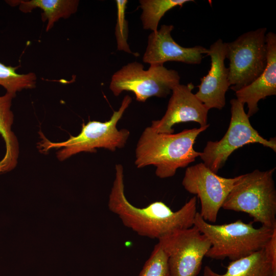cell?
<instances>
[{
  "label": "cell",
  "instance_id": "9",
  "mask_svg": "<svg viewBox=\"0 0 276 276\" xmlns=\"http://www.w3.org/2000/svg\"><path fill=\"white\" fill-rule=\"evenodd\" d=\"M158 240L168 256L169 276H197L211 246L208 238L194 225Z\"/></svg>",
  "mask_w": 276,
  "mask_h": 276
},
{
  "label": "cell",
  "instance_id": "23",
  "mask_svg": "<svg viewBox=\"0 0 276 276\" xmlns=\"http://www.w3.org/2000/svg\"><path fill=\"white\" fill-rule=\"evenodd\" d=\"M268 276H276V274L271 273Z\"/></svg>",
  "mask_w": 276,
  "mask_h": 276
},
{
  "label": "cell",
  "instance_id": "19",
  "mask_svg": "<svg viewBox=\"0 0 276 276\" xmlns=\"http://www.w3.org/2000/svg\"><path fill=\"white\" fill-rule=\"evenodd\" d=\"M17 67L7 66L0 62V85L6 90V93L14 96L16 92L22 89L34 88L36 80V76L33 73H17Z\"/></svg>",
  "mask_w": 276,
  "mask_h": 276
},
{
  "label": "cell",
  "instance_id": "12",
  "mask_svg": "<svg viewBox=\"0 0 276 276\" xmlns=\"http://www.w3.org/2000/svg\"><path fill=\"white\" fill-rule=\"evenodd\" d=\"M226 42L219 39L208 49L206 55L211 58L208 73L200 79L198 90L195 94L197 99L209 110L222 109L225 105V94L230 87L228 71L225 65Z\"/></svg>",
  "mask_w": 276,
  "mask_h": 276
},
{
  "label": "cell",
  "instance_id": "16",
  "mask_svg": "<svg viewBox=\"0 0 276 276\" xmlns=\"http://www.w3.org/2000/svg\"><path fill=\"white\" fill-rule=\"evenodd\" d=\"M6 2L12 6H18L19 10L25 13L30 12L37 8L41 9L42 20H48L47 31L60 18H67L75 13L79 4V1L76 0L7 1Z\"/></svg>",
  "mask_w": 276,
  "mask_h": 276
},
{
  "label": "cell",
  "instance_id": "4",
  "mask_svg": "<svg viewBox=\"0 0 276 276\" xmlns=\"http://www.w3.org/2000/svg\"><path fill=\"white\" fill-rule=\"evenodd\" d=\"M275 167L256 169L238 176L222 208L248 214L262 225L276 227V190L273 175Z\"/></svg>",
  "mask_w": 276,
  "mask_h": 276
},
{
  "label": "cell",
  "instance_id": "5",
  "mask_svg": "<svg viewBox=\"0 0 276 276\" xmlns=\"http://www.w3.org/2000/svg\"><path fill=\"white\" fill-rule=\"evenodd\" d=\"M132 101V98L125 96L121 106L113 112L110 119L105 122L89 121L83 124L81 132L76 136H71L62 142H52L40 133L41 140L39 148L42 152L52 149H61L57 152L60 160H64L81 152H96V148H103L111 151L124 147L129 136L126 129H118L117 124Z\"/></svg>",
  "mask_w": 276,
  "mask_h": 276
},
{
  "label": "cell",
  "instance_id": "18",
  "mask_svg": "<svg viewBox=\"0 0 276 276\" xmlns=\"http://www.w3.org/2000/svg\"><path fill=\"white\" fill-rule=\"evenodd\" d=\"M139 7L142 10L141 19L144 29L156 32L159 22L170 9L183 5L193 0H140Z\"/></svg>",
  "mask_w": 276,
  "mask_h": 276
},
{
  "label": "cell",
  "instance_id": "20",
  "mask_svg": "<svg viewBox=\"0 0 276 276\" xmlns=\"http://www.w3.org/2000/svg\"><path fill=\"white\" fill-rule=\"evenodd\" d=\"M139 276H169L168 256L158 242L154 246Z\"/></svg>",
  "mask_w": 276,
  "mask_h": 276
},
{
  "label": "cell",
  "instance_id": "22",
  "mask_svg": "<svg viewBox=\"0 0 276 276\" xmlns=\"http://www.w3.org/2000/svg\"><path fill=\"white\" fill-rule=\"evenodd\" d=\"M263 249L271 264L273 272L276 273V227L273 228L271 236L265 244Z\"/></svg>",
  "mask_w": 276,
  "mask_h": 276
},
{
  "label": "cell",
  "instance_id": "17",
  "mask_svg": "<svg viewBox=\"0 0 276 276\" xmlns=\"http://www.w3.org/2000/svg\"><path fill=\"white\" fill-rule=\"evenodd\" d=\"M274 273L263 248L245 257L231 262L225 273L219 274L205 266L203 276H268Z\"/></svg>",
  "mask_w": 276,
  "mask_h": 276
},
{
  "label": "cell",
  "instance_id": "15",
  "mask_svg": "<svg viewBox=\"0 0 276 276\" xmlns=\"http://www.w3.org/2000/svg\"><path fill=\"white\" fill-rule=\"evenodd\" d=\"M15 96L6 93L0 96V134L5 143L6 153L0 160V173L15 168L18 156L17 140L11 129L14 116L11 110L12 99Z\"/></svg>",
  "mask_w": 276,
  "mask_h": 276
},
{
  "label": "cell",
  "instance_id": "13",
  "mask_svg": "<svg viewBox=\"0 0 276 276\" xmlns=\"http://www.w3.org/2000/svg\"><path fill=\"white\" fill-rule=\"evenodd\" d=\"M173 25H162L148 38L144 62L150 64H164L167 61H177L190 64H199L208 49L200 45L186 48L175 42L171 36Z\"/></svg>",
  "mask_w": 276,
  "mask_h": 276
},
{
  "label": "cell",
  "instance_id": "14",
  "mask_svg": "<svg viewBox=\"0 0 276 276\" xmlns=\"http://www.w3.org/2000/svg\"><path fill=\"white\" fill-rule=\"evenodd\" d=\"M267 64L262 73L253 82L235 92L236 99L247 105L250 118L259 110L261 99L276 95V34L269 32L266 35Z\"/></svg>",
  "mask_w": 276,
  "mask_h": 276
},
{
  "label": "cell",
  "instance_id": "1",
  "mask_svg": "<svg viewBox=\"0 0 276 276\" xmlns=\"http://www.w3.org/2000/svg\"><path fill=\"white\" fill-rule=\"evenodd\" d=\"M108 206L124 226L141 236L157 239L176 231L192 227L197 212L195 196L175 212L162 201L153 202L144 208L133 205L125 195L123 167L120 164L116 166Z\"/></svg>",
  "mask_w": 276,
  "mask_h": 276
},
{
  "label": "cell",
  "instance_id": "21",
  "mask_svg": "<svg viewBox=\"0 0 276 276\" xmlns=\"http://www.w3.org/2000/svg\"><path fill=\"white\" fill-rule=\"evenodd\" d=\"M117 21L116 27V36L117 49L128 53L133 54L127 43L128 21L125 18V11L128 1L127 0H117Z\"/></svg>",
  "mask_w": 276,
  "mask_h": 276
},
{
  "label": "cell",
  "instance_id": "11",
  "mask_svg": "<svg viewBox=\"0 0 276 276\" xmlns=\"http://www.w3.org/2000/svg\"><path fill=\"white\" fill-rule=\"evenodd\" d=\"M194 88L190 83L186 85L179 83L173 88L165 114L161 119L152 121L150 127L155 132L173 133L172 127L183 122H197L200 127L208 124L209 110L193 93Z\"/></svg>",
  "mask_w": 276,
  "mask_h": 276
},
{
  "label": "cell",
  "instance_id": "2",
  "mask_svg": "<svg viewBox=\"0 0 276 276\" xmlns=\"http://www.w3.org/2000/svg\"><path fill=\"white\" fill-rule=\"evenodd\" d=\"M209 127L186 129L177 133H160L150 126L142 132L136 145L134 164L138 168L156 167L160 178L174 176L177 170L194 162L201 152L194 149L197 136Z\"/></svg>",
  "mask_w": 276,
  "mask_h": 276
},
{
  "label": "cell",
  "instance_id": "10",
  "mask_svg": "<svg viewBox=\"0 0 276 276\" xmlns=\"http://www.w3.org/2000/svg\"><path fill=\"white\" fill-rule=\"evenodd\" d=\"M238 179L219 176L200 163L187 168L182 181L185 190L197 195L201 203L199 214L206 222H216L219 210Z\"/></svg>",
  "mask_w": 276,
  "mask_h": 276
},
{
  "label": "cell",
  "instance_id": "6",
  "mask_svg": "<svg viewBox=\"0 0 276 276\" xmlns=\"http://www.w3.org/2000/svg\"><path fill=\"white\" fill-rule=\"evenodd\" d=\"M180 76L164 64H150L147 71L138 62L129 63L112 75L109 89L115 96L124 91H132L136 100L144 102L152 97H166L179 84Z\"/></svg>",
  "mask_w": 276,
  "mask_h": 276
},
{
  "label": "cell",
  "instance_id": "7",
  "mask_svg": "<svg viewBox=\"0 0 276 276\" xmlns=\"http://www.w3.org/2000/svg\"><path fill=\"white\" fill-rule=\"evenodd\" d=\"M267 28L248 31L232 42H226L228 79L235 92L255 81L267 64Z\"/></svg>",
  "mask_w": 276,
  "mask_h": 276
},
{
  "label": "cell",
  "instance_id": "3",
  "mask_svg": "<svg viewBox=\"0 0 276 276\" xmlns=\"http://www.w3.org/2000/svg\"><path fill=\"white\" fill-rule=\"evenodd\" d=\"M194 225L211 243L205 257L217 260L227 258L232 261L262 249L274 228L263 225L255 228L252 222L246 223L241 220L227 224H212L205 221L199 212L196 214Z\"/></svg>",
  "mask_w": 276,
  "mask_h": 276
},
{
  "label": "cell",
  "instance_id": "8",
  "mask_svg": "<svg viewBox=\"0 0 276 276\" xmlns=\"http://www.w3.org/2000/svg\"><path fill=\"white\" fill-rule=\"evenodd\" d=\"M231 119L228 129L218 141H208L200 158L211 171L217 174L231 154L237 149L251 143H259L276 151V139L267 140L251 125L243 103L236 99L230 101Z\"/></svg>",
  "mask_w": 276,
  "mask_h": 276
}]
</instances>
